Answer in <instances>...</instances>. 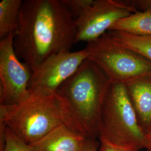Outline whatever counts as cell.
<instances>
[{"mask_svg":"<svg viewBox=\"0 0 151 151\" xmlns=\"http://www.w3.org/2000/svg\"><path fill=\"white\" fill-rule=\"evenodd\" d=\"M109 83L103 70L86 60L55 92L65 103L73 129L87 138H99L100 115Z\"/></svg>","mask_w":151,"mask_h":151,"instance_id":"obj_2","label":"cell"},{"mask_svg":"<svg viewBox=\"0 0 151 151\" xmlns=\"http://www.w3.org/2000/svg\"><path fill=\"white\" fill-rule=\"evenodd\" d=\"M99 151H139V148L134 146L115 145L105 140H100Z\"/></svg>","mask_w":151,"mask_h":151,"instance_id":"obj_16","label":"cell"},{"mask_svg":"<svg viewBox=\"0 0 151 151\" xmlns=\"http://www.w3.org/2000/svg\"><path fill=\"white\" fill-rule=\"evenodd\" d=\"M14 34L0 41V105L7 106L22 103L31 94L29 86L32 71L16 55Z\"/></svg>","mask_w":151,"mask_h":151,"instance_id":"obj_6","label":"cell"},{"mask_svg":"<svg viewBox=\"0 0 151 151\" xmlns=\"http://www.w3.org/2000/svg\"><path fill=\"white\" fill-rule=\"evenodd\" d=\"M138 10L131 2L115 0H95L86 13L76 20V43H87L102 37L118 21Z\"/></svg>","mask_w":151,"mask_h":151,"instance_id":"obj_7","label":"cell"},{"mask_svg":"<svg viewBox=\"0 0 151 151\" xmlns=\"http://www.w3.org/2000/svg\"><path fill=\"white\" fill-rule=\"evenodd\" d=\"M22 2V0H2L0 2L1 39L16 31Z\"/></svg>","mask_w":151,"mask_h":151,"instance_id":"obj_12","label":"cell"},{"mask_svg":"<svg viewBox=\"0 0 151 151\" xmlns=\"http://www.w3.org/2000/svg\"><path fill=\"white\" fill-rule=\"evenodd\" d=\"M106 32L124 47L151 62V35H136L114 30H109Z\"/></svg>","mask_w":151,"mask_h":151,"instance_id":"obj_13","label":"cell"},{"mask_svg":"<svg viewBox=\"0 0 151 151\" xmlns=\"http://www.w3.org/2000/svg\"><path fill=\"white\" fill-rule=\"evenodd\" d=\"M76 20L62 0L23 1L14 46L32 72L54 54L76 43Z\"/></svg>","mask_w":151,"mask_h":151,"instance_id":"obj_1","label":"cell"},{"mask_svg":"<svg viewBox=\"0 0 151 151\" xmlns=\"http://www.w3.org/2000/svg\"><path fill=\"white\" fill-rule=\"evenodd\" d=\"M109 30L136 35H151V10L137 11L118 21Z\"/></svg>","mask_w":151,"mask_h":151,"instance_id":"obj_11","label":"cell"},{"mask_svg":"<svg viewBox=\"0 0 151 151\" xmlns=\"http://www.w3.org/2000/svg\"><path fill=\"white\" fill-rule=\"evenodd\" d=\"M83 151H97L95 140L87 138Z\"/></svg>","mask_w":151,"mask_h":151,"instance_id":"obj_18","label":"cell"},{"mask_svg":"<svg viewBox=\"0 0 151 151\" xmlns=\"http://www.w3.org/2000/svg\"><path fill=\"white\" fill-rule=\"evenodd\" d=\"M87 60L103 70L110 81L125 83L151 76V62L127 48L107 32L88 42L85 48Z\"/></svg>","mask_w":151,"mask_h":151,"instance_id":"obj_5","label":"cell"},{"mask_svg":"<svg viewBox=\"0 0 151 151\" xmlns=\"http://www.w3.org/2000/svg\"><path fill=\"white\" fill-rule=\"evenodd\" d=\"M87 139L62 125L29 145L34 151H83Z\"/></svg>","mask_w":151,"mask_h":151,"instance_id":"obj_9","label":"cell"},{"mask_svg":"<svg viewBox=\"0 0 151 151\" xmlns=\"http://www.w3.org/2000/svg\"><path fill=\"white\" fill-rule=\"evenodd\" d=\"M146 134L138 122L125 83L110 81L99 119V139L143 148Z\"/></svg>","mask_w":151,"mask_h":151,"instance_id":"obj_4","label":"cell"},{"mask_svg":"<svg viewBox=\"0 0 151 151\" xmlns=\"http://www.w3.org/2000/svg\"><path fill=\"white\" fill-rule=\"evenodd\" d=\"M137 119L145 134L151 132V76L125 83Z\"/></svg>","mask_w":151,"mask_h":151,"instance_id":"obj_10","label":"cell"},{"mask_svg":"<svg viewBox=\"0 0 151 151\" xmlns=\"http://www.w3.org/2000/svg\"><path fill=\"white\" fill-rule=\"evenodd\" d=\"M62 2L76 20L89 10L95 0H62Z\"/></svg>","mask_w":151,"mask_h":151,"instance_id":"obj_15","label":"cell"},{"mask_svg":"<svg viewBox=\"0 0 151 151\" xmlns=\"http://www.w3.org/2000/svg\"><path fill=\"white\" fill-rule=\"evenodd\" d=\"M131 3L137 10L138 8L143 9V11L151 10V1H138Z\"/></svg>","mask_w":151,"mask_h":151,"instance_id":"obj_17","label":"cell"},{"mask_svg":"<svg viewBox=\"0 0 151 151\" xmlns=\"http://www.w3.org/2000/svg\"><path fill=\"white\" fill-rule=\"evenodd\" d=\"M0 151H34L11 130L0 124Z\"/></svg>","mask_w":151,"mask_h":151,"instance_id":"obj_14","label":"cell"},{"mask_svg":"<svg viewBox=\"0 0 151 151\" xmlns=\"http://www.w3.org/2000/svg\"><path fill=\"white\" fill-rule=\"evenodd\" d=\"M143 148H145L146 151H151V132L146 134Z\"/></svg>","mask_w":151,"mask_h":151,"instance_id":"obj_19","label":"cell"},{"mask_svg":"<svg viewBox=\"0 0 151 151\" xmlns=\"http://www.w3.org/2000/svg\"><path fill=\"white\" fill-rule=\"evenodd\" d=\"M86 60L87 55L85 49L54 54L32 72L29 86L30 91L55 92Z\"/></svg>","mask_w":151,"mask_h":151,"instance_id":"obj_8","label":"cell"},{"mask_svg":"<svg viewBox=\"0 0 151 151\" xmlns=\"http://www.w3.org/2000/svg\"><path fill=\"white\" fill-rule=\"evenodd\" d=\"M0 124L29 145L62 125L74 130L63 100L49 92H33L18 104L0 105Z\"/></svg>","mask_w":151,"mask_h":151,"instance_id":"obj_3","label":"cell"}]
</instances>
